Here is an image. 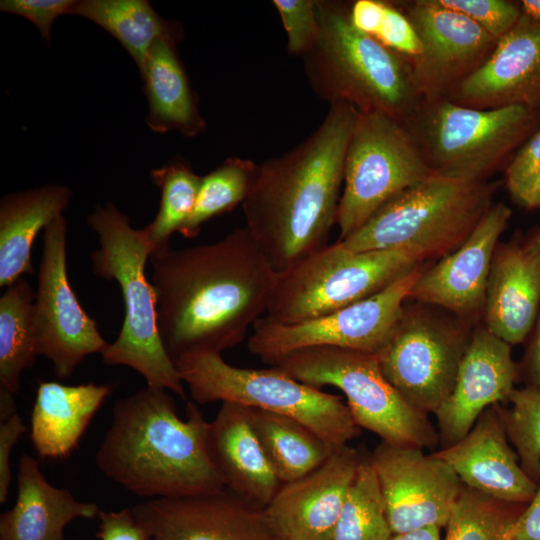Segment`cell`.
Returning a JSON list of instances; mask_svg holds the SVG:
<instances>
[{
	"mask_svg": "<svg viewBox=\"0 0 540 540\" xmlns=\"http://www.w3.org/2000/svg\"><path fill=\"white\" fill-rule=\"evenodd\" d=\"M158 328L173 362L222 354L266 313L277 272L249 230L150 257Z\"/></svg>",
	"mask_w": 540,
	"mask_h": 540,
	"instance_id": "obj_1",
	"label": "cell"
},
{
	"mask_svg": "<svg viewBox=\"0 0 540 540\" xmlns=\"http://www.w3.org/2000/svg\"><path fill=\"white\" fill-rule=\"evenodd\" d=\"M358 113L346 102L330 104L305 140L258 164L242 209L245 227L276 272L326 245L336 224L345 155Z\"/></svg>",
	"mask_w": 540,
	"mask_h": 540,
	"instance_id": "obj_2",
	"label": "cell"
},
{
	"mask_svg": "<svg viewBox=\"0 0 540 540\" xmlns=\"http://www.w3.org/2000/svg\"><path fill=\"white\" fill-rule=\"evenodd\" d=\"M178 417L165 389L118 400L95 455L100 471L137 496L179 498L225 490L207 448L208 424L195 402Z\"/></svg>",
	"mask_w": 540,
	"mask_h": 540,
	"instance_id": "obj_3",
	"label": "cell"
},
{
	"mask_svg": "<svg viewBox=\"0 0 540 540\" xmlns=\"http://www.w3.org/2000/svg\"><path fill=\"white\" fill-rule=\"evenodd\" d=\"M349 4L317 0L320 34L302 57L308 85L329 104L346 102L405 125L422 103L410 62L355 28Z\"/></svg>",
	"mask_w": 540,
	"mask_h": 540,
	"instance_id": "obj_4",
	"label": "cell"
},
{
	"mask_svg": "<svg viewBox=\"0 0 540 540\" xmlns=\"http://www.w3.org/2000/svg\"><path fill=\"white\" fill-rule=\"evenodd\" d=\"M87 223L100 245L91 253L92 272L115 280L124 304L121 330L101 354L103 362L128 366L143 376L148 387L172 391L186 400L183 381L158 328L156 295L145 274L151 249L144 228H133L129 217L110 202L97 205Z\"/></svg>",
	"mask_w": 540,
	"mask_h": 540,
	"instance_id": "obj_5",
	"label": "cell"
},
{
	"mask_svg": "<svg viewBox=\"0 0 540 540\" xmlns=\"http://www.w3.org/2000/svg\"><path fill=\"white\" fill-rule=\"evenodd\" d=\"M498 183L431 174L384 204L339 241L352 252L395 250L417 264L458 248L491 208Z\"/></svg>",
	"mask_w": 540,
	"mask_h": 540,
	"instance_id": "obj_6",
	"label": "cell"
},
{
	"mask_svg": "<svg viewBox=\"0 0 540 540\" xmlns=\"http://www.w3.org/2000/svg\"><path fill=\"white\" fill-rule=\"evenodd\" d=\"M405 126L431 174L478 182L507 166L540 128V111L521 106L477 109L443 98L422 101Z\"/></svg>",
	"mask_w": 540,
	"mask_h": 540,
	"instance_id": "obj_7",
	"label": "cell"
},
{
	"mask_svg": "<svg viewBox=\"0 0 540 540\" xmlns=\"http://www.w3.org/2000/svg\"><path fill=\"white\" fill-rule=\"evenodd\" d=\"M174 363L195 403L230 402L285 415L334 448L360 435L361 428L340 396L301 383L276 367H236L211 352L185 355Z\"/></svg>",
	"mask_w": 540,
	"mask_h": 540,
	"instance_id": "obj_8",
	"label": "cell"
},
{
	"mask_svg": "<svg viewBox=\"0 0 540 540\" xmlns=\"http://www.w3.org/2000/svg\"><path fill=\"white\" fill-rule=\"evenodd\" d=\"M272 366L306 385L341 390L356 424L382 442L420 449L439 445L428 414L408 403L387 380L377 354L312 347L295 351Z\"/></svg>",
	"mask_w": 540,
	"mask_h": 540,
	"instance_id": "obj_9",
	"label": "cell"
},
{
	"mask_svg": "<svg viewBox=\"0 0 540 540\" xmlns=\"http://www.w3.org/2000/svg\"><path fill=\"white\" fill-rule=\"evenodd\" d=\"M418 264L395 250L352 252L339 241L277 272L265 317L294 324L371 297Z\"/></svg>",
	"mask_w": 540,
	"mask_h": 540,
	"instance_id": "obj_10",
	"label": "cell"
},
{
	"mask_svg": "<svg viewBox=\"0 0 540 540\" xmlns=\"http://www.w3.org/2000/svg\"><path fill=\"white\" fill-rule=\"evenodd\" d=\"M431 173L407 127L380 113H358L348 142L336 224L342 241L384 204Z\"/></svg>",
	"mask_w": 540,
	"mask_h": 540,
	"instance_id": "obj_11",
	"label": "cell"
},
{
	"mask_svg": "<svg viewBox=\"0 0 540 540\" xmlns=\"http://www.w3.org/2000/svg\"><path fill=\"white\" fill-rule=\"evenodd\" d=\"M420 272L417 266L379 293L321 317L281 324L263 316L252 327L248 349L270 366L312 347L378 354L392 335Z\"/></svg>",
	"mask_w": 540,
	"mask_h": 540,
	"instance_id": "obj_12",
	"label": "cell"
},
{
	"mask_svg": "<svg viewBox=\"0 0 540 540\" xmlns=\"http://www.w3.org/2000/svg\"><path fill=\"white\" fill-rule=\"evenodd\" d=\"M67 231L62 214L44 229L33 304L37 355L52 362L59 379L69 377L88 355L102 354L109 344L70 286Z\"/></svg>",
	"mask_w": 540,
	"mask_h": 540,
	"instance_id": "obj_13",
	"label": "cell"
},
{
	"mask_svg": "<svg viewBox=\"0 0 540 540\" xmlns=\"http://www.w3.org/2000/svg\"><path fill=\"white\" fill-rule=\"evenodd\" d=\"M469 341L455 328L404 307L377 356L393 387L413 407L429 414L452 391Z\"/></svg>",
	"mask_w": 540,
	"mask_h": 540,
	"instance_id": "obj_14",
	"label": "cell"
},
{
	"mask_svg": "<svg viewBox=\"0 0 540 540\" xmlns=\"http://www.w3.org/2000/svg\"><path fill=\"white\" fill-rule=\"evenodd\" d=\"M370 460L392 534L447 525L464 487L448 463L423 449L385 442Z\"/></svg>",
	"mask_w": 540,
	"mask_h": 540,
	"instance_id": "obj_15",
	"label": "cell"
},
{
	"mask_svg": "<svg viewBox=\"0 0 540 540\" xmlns=\"http://www.w3.org/2000/svg\"><path fill=\"white\" fill-rule=\"evenodd\" d=\"M393 2L411 21L420 39L421 54L410 65L422 101L446 98L495 48L496 38L436 0Z\"/></svg>",
	"mask_w": 540,
	"mask_h": 540,
	"instance_id": "obj_16",
	"label": "cell"
},
{
	"mask_svg": "<svg viewBox=\"0 0 540 540\" xmlns=\"http://www.w3.org/2000/svg\"><path fill=\"white\" fill-rule=\"evenodd\" d=\"M364 454L339 447L316 469L283 483L263 509L277 540H331Z\"/></svg>",
	"mask_w": 540,
	"mask_h": 540,
	"instance_id": "obj_17",
	"label": "cell"
},
{
	"mask_svg": "<svg viewBox=\"0 0 540 540\" xmlns=\"http://www.w3.org/2000/svg\"><path fill=\"white\" fill-rule=\"evenodd\" d=\"M153 540H277L258 509L228 490L153 498L131 508Z\"/></svg>",
	"mask_w": 540,
	"mask_h": 540,
	"instance_id": "obj_18",
	"label": "cell"
},
{
	"mask_svg": "<svg viewBox=\"0 0 540 540\" xmlns=\"http://www.w3.org/2000/svg\"><path fill=\"white\" fill-rule=\"evenodd\" d=\"M445 99L477 109L521 106L540 111V21L522 12L483 64Z\"/></svg>",
	"mask_w": 540,
	"mask_h": 540,
	"instance_id": "obj_19",
	"label": "cell"
},
{
	"mask_svg": "<svg viewBox=\"0 0 540 540\" xmlns=\"http://www.w3.org/2000/svg\"><path fill=\"white\" fill-rule=\"evenodd\" d=\"M519 376L511 345L486 328L470 338L452 391L433 413L440 448L463 438L490 406L507 404Z\"/></svg>",
	"mask_w": 540,
	"mask_h": 540,
	"instance_id": "obj_20",
	"label": "cell"
},
{
	"mask_svg": "<svg viewBox=\"0 0 540 540\" xmlns=\"http://www.w3.org/2000/svg\"><path fill=\"white\" fill-rule=\"evenodd\" d=\"M511 216L507 205L493 204L458 248L420 272L409 298L459 315L483 309L496 245Z\"/></svg>",
	"mask_w": 540,
	"mask_h": 540,
	"instance_id": "obj_21",
	"label": "cell"
},
{
	"mask_svg": "<svg viewBox=\"0 0 540 540\" xmlns=\"http://www.w3.org/2000/svg\"><path fill=\"white\" fill-rule=\"evenodd\" d=\"M509 442L498 404L488 407L458 442L432 454L448 463L465 487L499 501L527 504L538 485L523 471Z\"/></svg>",
	"mask_w": 540,
	"mask_h": 540,
	"instance_id": "obj_22",
	"label": "cell"
},
{
	"mask_svg": "<svg viewBox=\"0 0 540 540\" xmlns=\"http://www.w3.org/2000/svg\"><path fill=\"white\" fill-rule=\"evenodd\" d=\"M207 448L224 487L263 510L282 483L273 471L250 421V408L222 402L207 430Z\"/></svg>",
	"mask_w": 540,
	"mask_h": 540,
	"instance_id": "obj_23",
	"label": "cell"
},
{
	"mask_svg": "<svg viewBox=\"0 0 540 540\" xmlns=\"http://www.w3.org/2000/svg\"><path fill=\"white\" fill-rule=\"evenodd\" d=\"M483 309L491 334L511 346L522 343L540 311V254L519 245L496 251Z\"/></svg>",
	"mask_w": 540,
	"mask_h": 540,
	"instance_id": "obj_24",
	"label": "cell"
},
{
	"mask_svg": "<svg viewBox=\"0 0 540 540\" xmlns=\"http://www.w3.org/2000/svg\"><path fill=\"white\" fill-rule=\"evenodd\" d=\"M17 500L0 517V540H64V527L76 518L98 515L95 503L76 500L67 489L48 483L38 462L23 455L17 473Z\"/></svg>",
	"mask_w": 540,
	"mask_h": 540,
	"instance_id": "obj_25",
	"label": "cell"
},
{
	"mask_svg": "<svg viewBox=\"0 0 540 540\" xmlns=\"http://www.w3.org/2000/svg\"><path fill=\"white\" fill-rule=\"evenodd\" d=\"M110 393L107 385L40 382L31 418V440L38 455H69Z\"/></svg>",
	"mask_w": 540,
	"mask_h": 540,
	"instance_id": "obj_26",
	"label": "cell"
},
{
	"mask_svg": "<svg viewBox=\"0 0 540 540\" xmlns=\"http://www.w3.org/2000/svg\"><path fill=\"white\" fill-rule=\"evenodd\" d=\"M71 190L50 184L13 192L0 201V287L32 274L31 248L38 233L69 205Z\"/></svg>",
	"mask_w": 540,
	"mask_h": 540,
	"instance_id": "obj_27",
	"label": "cell"
},
{
	"mask_svg": "<svg viewBox=\"0 0 540 540\" xmlns=\"http://www.w3.org/2000/svg\"><path fill=\"white\" fill-rule=\"evenodd\" d=\"M165 37L150 49L140 71L149 105L147 126L155 133L177 130L194 137L205 130L206 122L198 111V100L179 58L176 43Z\"/></svg>",
	"mask_w": 540,
	"mask_h": 540,
	"instance_id": "obj_28",
	"label": "cell"
},
{
	"mask_svg": "<svg viewBox=\"0 0 540 540\" xmlns=\"http://www.w3.org/2000/svg\"><path fill=\"white\" fill-rule=\"evenodd\" d=\"M69 14L84 17L111 34L139 71L159 39L180 41L183 36L178 21L163 19L146 0H81L75 2Z\"/></svg>",
	"mask_w": 540,
	"mask_h": 540,
	"instance_id": "obj_29",
	"label": "cell"
},
{
	"mask_svg": "<svg viewBox=\"0 0 540 540\" xmlns=\"http://www.w3.org/2000/svg\"><path fill=\"white\" fill-rule=\"evenodd\" d=\"M250 421L282 484L316 469L337 449L299 421L285 415L250 408Z\"/></svg>",
	"mask_w": 540,
	"mask_h": 540,
	"instance_id": "obj_30",
	"label": "cell"
},
{
	"mask_svg": "<svg viewBox=\"0 0 540 540\" xmlns=\"http://www.w3.org/2000/svg\"><path fill=\"white\" fill-rule=\"evenodd\" d=\"M35 292L21 277L0 298V384L16 393L22 372L31 368L37 355L33 320Z\"/></svg>",
	"mask_w": 540,
	"mask_h": 540,
	"instance_id": "obj_31",
	"label": "cell"
},
{
	"mask_svg": "<svg viewBox=\"0 0 540 540\" xmlns=\"http://www.w3.org/2000/svg\"><path fill=\"white\" fill-rule=\"evenodd\" d=\"M150 177L161 191L158 212L144 228L153 255L170 248V237L192 213L202 177L179 157L151 170Z\"/></svg>",
	"mask_w": 540,
	"mask_h": 540,
	"instance_id": "obj_32",
	"label": "cell"
},
{
	"mask_svg": "<svg viewBox=\"0 0 540 540\" xmlns=\"http://www.w3.org/2000/svg\"><path fill=\"white\" fill-rule=\"evenodd\" d=\"M258 164L230 157L203 176L194 209L178 233L195 238L203 224L243 204L255 180Z\"/></svg>",
	"mask_w": 540,
	"mask_h": 540,
	"instance_id": "obj_33",
	"label": "cell"
},
{
	"mask_svg": "<svg viewBox=\"0 0 540 540\" xmlns=\"http://www.w3.org/2000/svg\"><path fill=\"white\" fill-rule=\"evenodd\" d=\"M392 535L376 472L364 454L331 540H390Z\"/></svg>",
	"mask_w": 540,
	"mask_h": 540,
	"instance_id": "obj_34",
	"label": "cell"
},
{
	"mask_svg": "<svg viewBox=\"0 0 540 540\" xmlns=\"http://www.w3.org/2000/svg\"><path fill=\"white\" fill-rule=\"evenodd\" d=\"M527 504L499 501L464 486L445 526L444 540H509Z\"/></svg>",
	"mask_w": 540,
	"mask_h": 540,
	"instance_id": "obj_35",
	"label": "cell"
},
{
	"mask_svg": "<svg viewBox=\"0 0 540 540\" xmlns=\"http://www.w3.org/2000/svg\"><path fill=\"white\" fill-rule=\"evenodd\" d=\"M349 17L355 28L406 58L421 54L418 34L404 12L393 1L356 0L349 4Z\"/></svg>",
	"mask_w": 540,
	"mask_h": 540,
	"instance_id": "obj_36",
	"label": "cell"
},
{
	"mask_svg": "<svg viewBox=\"0 0 540 540\" xmlns=\"http://www.w3.org/2000/svg\"><path fill=\"white\" fill-rule=\"evenodd\" d=\"M510 406H501V415L509 441L514 446L520 465L537 485L540 482V389L515 388Z\"/></svg>",
	"mask_w": 540,
	"mask_h": 540,
	"instance_id": "obj_37",
	"label": "cell"
},
{
	"mask_svg": "<svg viewBox=\"0 0 540 540\" xmlns=\"http://www.w3.org/2000/svg\"><path fill=\"white\" fill-rule=\"evenodd\" d=\"M511 198L525 209L540 207V128L518 149L505 168Z\"/></svg>",
	"mask_w": 540,
	"mask_h": 540,
	"instance_id": "obj_38",
	"label": "cell"
},
{
	"mask_svg": "<svg viewBox=\"0 0 540 540\" xmlns=\"http://www.w3.org/2000/svg\"><path fill=\"white\" fill-rule=\"evenodd\" d=\"M317 0H274L287 34V52L303 57L316 44L320 25L316 9Z\"/></svg>",
	"mask_w": 540,
	"mask_h": 540,
	"instance_id": "obj_39",
	"label": "cell"
},
{
	"mask_svg": "<svg viewBox=\"0 0 540 540\" xmlns=\"http://www.w3.org/2000/svg\"><path fill=\"white\" fill-rule=\"evenodd\" d=\"M441 6L459 12L488 34L498 39L508 32L522 15L520 1L509 0H436Z\"/></svg>",
	"mask_w": 540,
	"mask_h": 540,
	"instance_id": "obj_40",
	"label": "cell"
},
{
	"mask_svg": "<svg viewBox=\"0 0 540 540\" xmlns=\"http://www.w3.org/2000/svg\"><path fill=\"white\" fill-rule=\"evenodd\" d=\"M75 0H1L0 11L24 17L40 31L50 45L51 30L56 19L69 14Z\"/></svg>",
	"mask_w": 540,
	"mask_h": 540,
	"instance_id": "obj_41",
	"label": "cell"
},
{
	"mask_svg": "<svg viewBox=\"0 0 540 540\" xmlns=\"http://www.w3.org/2000/svg\"><path fill=\"white\" fill-rule=\"evenodd\" d=\"M100 540H149L147 531L138 523L131 508L120 511H99Z\"/></svg>",
	"mask_w": 540,
	"mask_h": 540,
	"instance_id": "obj_42",
	"label": "cell"
},
{
	"mask_svg": "<svg viewBox=\"0 0 540 540\" xmlns=\"http://www.w3.org/2000/svg\"><path fill=\"white\" fill-rule=\"evenodd\" d=\"M25 425L18 414L0 422V503L8 496L11 482L10 454Z\"/></svg>",
	"mask_w": 540,
	"mask_h": 540,
	"instance_id": "obj_43",
	"label": "cell"
},
{
	"mask_svg": "<svg viewBox=\"0 0 540 540\" xmlns=\"http://www.w3.org/2000/svg\"><path fill=\"white\" fill-rule=\"evenodd\" d=\"M509 540H540V482L535 495L514 522Z\"/></svg>",
	"mask_w": 540,
	"mask_h": 540,
	"instance_id": "obj_44",
	"label": "cell"
},
{
	"mask_svg": "<svg viewBox=\"0 0 540 540\" xmlns=\"http://www.w3.org/2000/svg\"><path fill=\"white\" fill-rule=\"evenodd\" d=\"M521 375L525 386L540 389V311L533 327V334L521 363Z\"/></svg>",
	"mask_w": 540,
	"mask_h": 540,
	"instance_id": "obj_45",
	"label": "cell"
},
{
	"mask_svg": "<svg viewBox=\"0 0 540 540\" xmlns=\"http://www.w3.org/2000/svg\"><path fill=\"white\" fill-rule=\"evenodd\" d=\"M440 529L436 526L393 534L390 540H441Z\"/></svg>",
	"mask_w": 540,
	"mask_h": 540,
	"instance_id": "obj_46",
	"label": "cell"
},
{
	"mask_svg": "<svg viewBox=\"0 0 540 540\" xmlns=\"http://www.w3.org/2000/svg\"><path fill=\"white\" fill-rule=\"evenodd\" d=\"M16 413L13 393L1 387L0 389V422L6 421Z\"/></svg>",
	"mask_w": 540,
	"mask_h": 540,
	"instance_id": "obj_47",
	"label": "cell"
},
{
	"mask_svg": "<svg viewBox=\"0 0 540 540\" xmlns=\"http://www.w3.org/2000/svg\"><path fill=\"white\" fill-rule=\"evenodd\" d=\"M520 5L524 14L540 21V0H522Z\"/></svg>",
	"mask_w": 540,
	"mask_h": 540,
	"instance_id": "obj_48",
	"label": "cell"
},
{
	"mask_svg": "<svg viewBox=\"0 0 540 540\" xmlns=\"http://www.w3.org/2000/svg\"><path fill=\"white\" fill-rule=\"evenodd\" d=\"M524 246L528 251L540 254V228L535 232V234Z\"/></svg>",
	"mask_w": 540,
	"mask_h": 540,
	"instance_id": "obj_49",
	"label": "cell"
}]
</instances>
